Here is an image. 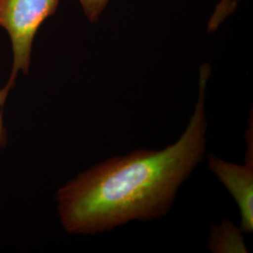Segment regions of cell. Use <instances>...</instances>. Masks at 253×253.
I'll return each instance as SVG.
<instances>
[{
	"label": "cell",
	"mask_w": 253,
	"mask_h": 253,
	"mask_svg": "<svg viewBox=\"0 0 253 253\" xmlns=\"http://www.w3.org/2000/svg\"><path fill=\"white\" fill-rule=\"evenodd\" d=\"M9 92V89H7L5 86L2 89H0V148H3L8 145V133L6 127L4 126L2 109L4 107V104L8 98Z\"/></svg>",
	"instance_id": "obj_6"
},
{
	"label": "cell",
	"mask_w": 253,
	"mask_h": 253,
	"mask_svg": "<svg viewBox=\"0 0 253 253\" xmlns=\"http://www.w3.org/2000/svg\"><path fill=\"white\" fill-rule=\"evenodd\" d=\"M211 73L200 69L194 112L178 141L163 150H137L79 173L56 193L61 224L73 235H95L131 220L164 216L206 151V92Z\"/></svg>",
	"instance_id": "obj_1"
},
{
	"label": "cell",
	"mask_w": 253,
	"mask_h": 253,
	"mask_svg": "<svg viewBox=\"0 0 253 253\" xmlns=\"http://www.w3.org/2000/svg\"><path fill=\"white\" fill-rule=\"evenodd\" d=\"M253 120L247 132L248 151L245 165L227 163L210 154L208 166L235 198L240 210L241 230L252 234L253 230Z\"/></svg>",
	"instance_id": "obj_3"
},
{
	"label": "cell",
	"mask_w": 253,
	"mask_h": 253,
	"mask_svg": "<svg viewBox=\"0 0 253 253\" xmlns=\"http://www.w3.org/2000/svg\"><path fill=\"white\" fill-rule=\"evenodd\" d=\"M84 15L91 23L98 21L106 8L109 0H78Z\"/></svg>",
	"instance_id": "obj_5"
},
{
	"label": "cell",
	"mask_w": 253,
	"mask_h": 253,
	"mask_svg": "<svg viewBox=\"0 0 253 253\" xmlns=\"http://www.w3.org/2000/svg\"><path fill=\"white\" fill-rule=\"evenodd\" d=\"M60 0H0V27L9 34L12 68L5 87L15 86L20 73L28 74L33 42L46 19L54 15Z\"/></svg>",
	"instance_id": "obj_2"
},
{
	"label": "cell",
	"mask_w": 253,
	"mask_h": 253,
	"mask_svg": "<svg viewBox=\"0 0 253 253\" xmlns=\"http://www.w3.org/2000/svg\"><path fill=\"white\" fill-rule=\"evenodd\" d=\"M236 8V2L234 0H221L216 7L211 18L208 22V32H214L217 27L229 16Z\"/></svg>",
	"instance_id": "obj_4"
}]
</instances>
